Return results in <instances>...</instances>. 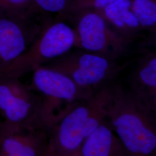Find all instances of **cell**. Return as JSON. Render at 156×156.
<instances>
[{
    "mask_svg": "<svg viewBox=\"0 0 156 156\" xmlns=\"http://www.w3.org/2000/svg\"><path fill=\"white\" fill-rule=\"evenodd\" d=\"M102 107L106 122L129 156L156 155V112L120 84L104 87Z\"/></svg>",
    "mask_w": 156,
    "mask_h": 156,
    "instance_id": "1",
    "label": "cell"
},
{
    "mask_svg": "<svg viewBox=\"0 0 156 156\" xmlns=\"http://www.w3.org/2000/svg\"><path fill=\"white\" fill-rule=\"evenodd\" d=\"M33 73L30 86L42 99V118L48 131L75 104L89 99L95 93L79 86L66 75L45 66Z\"/></svg>",
    "mask_w": 156,
    "mask_h": 156,
    "instance_id": "2",
    "label": "cell"
},
{
    "mask_svg": "<svg viewBox=\"0 0 156 156\" xmlns=\"http://www.w3.org/2000/svg\"><path fill=\"white\" fill-rule=\"evenodd\" d=\"M75 43V30L67 23L58 21L47 24L41 27L27 49L0 75L21 78L66 53Z\"/></svg>",
    "mask_w": 156,
    "mask_h": 156,
    "instance_id": "3",
    "label": "cell"
},
{
    "mask_svg": "<svg viewBox=\"0 0 156 156\" xmlns=\"http://www.w3.org/2000/svg\"><path fill=\"white\" fill-rule=\"evenodd\" d=\"M43 66L66 75L79 86L96 92L108 86L128 64L80 49L69 50Z\"/></svg>",
    "mask_w": 156,
    "mask_h": 156,
    "instance_id": "4",
    "label": "cell"
},
{
    "mask_svg": "<svg viewBox=\"0 0 156 156\" xmlns=\"http://www.w3.org/2000/svg\"><path fill=\"white\" fill-rule=\"evenodd\" d=\"M77 15L75 47L114 60L126 54L132 42L117 33L98 12L89 10Z\"/></svg>",
    "mask_w": 156,
    "mask_h": 156,
    "instance_id": "5",
    "label": "cell"
},
{
    "mask_svg": "<svg viewBox=\"0 0 156 156\" xmlns=\"http://www.w3.org/2000/svg\"><path fill=\"white\" fill-rule=\"evenodd\" d=\"M0 114L6 122L46 129L41 97L19 78L0 75Z\"/></svg>",
    "mask_w": 156,
    "mask_h": 156,
    "instance_id": "6",
    "label": "cell"
},
{
    "mask_svg": "<svg viewBox=\"0 0 156 156\" xmlns=\"http://www.w3.org/2000/svg\"><path fill=\"white\" fill-rule=\"evenodd\" d=\"M97 92L89 99L75 104L50 128L46 156H79L86 138V123L96 103Z\"/></svg>",
    "mask_w": 156,
    "mask_h": 156,
    "instance_id": "7",
    "label": "cell"
},
{
    "mask_svg": "<svg viewBox=\"0 0 156 156\" xmlns=\"http://www.w3.org/2000/svg\"><path fill=\"white\" fill-rule=\"evenodd\" d=\"M48 140L45 128L0 122V156H46Z\"/></svg>",
    "mask_w": 156,
    "mask_h": 156,
    "instance_id": "8",
    "label": "cell"
},
{
    "mask_svg": "<svg viewBox=\"0 0 156 156\" xmlns=\"http://www.w3.org/2000/svg\"><path fill=\"white\" fill-rule=\"evenodd\" d=\"M41 29L30 19L0 17V73L27 49Z\"/></svg>",
    "mask_w": 156,
    "mask_h": 156,
    "instance_id": "9",
    "label": "cell"
},
{
    "mask_svg": "<svg viewBox=\"0 0 156 156\" xmlns=\"http://www.w3.org/2000/svg\"><path fill=\"white\" fill-rule=\"evenodd\" d=\"M129 92L151 111L156 112V54L148 51L137 62L129 80Z\"/></svg>",
    "mask_w": 156,
    "mask_h": 156,
    "instance_id": "10",
    "label": "cell"
},
{
    "mask_svg": "<svg viewBox=\"0 0 156 156\" xmlns=\"http://www.w3.org/2000/svg\"><path fill=\"white\" fill-rule=\"evenodd\" d=\"M123 142L106 119L84 139L79 156H128Z\"/></svg>",
    "mask_w": 156,
    "mask_h": 156,
    "instance_id": "11",
    "label": "cell"
},
{
    "mask_svg": "<svg viewBox=\"0 0 156 156\" xmlns=\"http://www.w3.org/2000/svg\"><path fill=\"white\" fill-rule=\"evenodd\" d=\"M131 0H116L97 10L112 28L133 42L143 30L131 9Z\"/></svg>",
    "mask_w": 156,
    "mask_h": 156,
    "instance_id": "12",
    "label": "cell"
},
{
    "mask_svg": "<svg viewBox=\"0 0 156 156\" xmlns=\"http://www.w3.org/2000/svg\"><path fill=\"white\" fill-rule=\"evenodd\" d=\"M131 6L142 30L155 33L156 0H131Z\"/></svg>",
    "mask_w": 156,
    "mask_h": 156,
    "instance_id": "13",
    "label": "cell"
},
{
    "mask_svg": "<svg viewBox=\"0 0 156 156\" xmlns=\"http://www.w3.org/2000/svg\"><path fill=\"white\" fill-rule=\"evenodd\" d=\"M38 9L34 0H0V17L30 19Z\"/></svg>",
    "mask_w": 156,
    "mask_h": 156,
    "instance_id": "14",
    "label": "cell"
},
{
    "mask_svg": "<svg viewBox=\"0 0 156 156\" xmlns=\"http://www.w3.org/2000/svg\"><path fill=\"white\" fill-rule=\"evenodd\" d=\"M116 0H69L64 15L78 14L85 11H97Z\"/></svg>",
    "mask_w": 156,
    "mask_h": 156,
    "instance_id": "15",
    "label": "cell"
},
{
    "mask_svg": "<svg viewBox=\"0 0 156 156\" xmlns=\"http://www.w3.org/2000/svg\"><path fill=\"white\" fill-rule=\"evenodd\" d=\"M38 9L64 15L69 0H34Z\"/></svg>",
    "mask_w": 156,
    "mask_h": 156,
    "instance_id": "16",
    "label": "cell"
}]
</instances>
